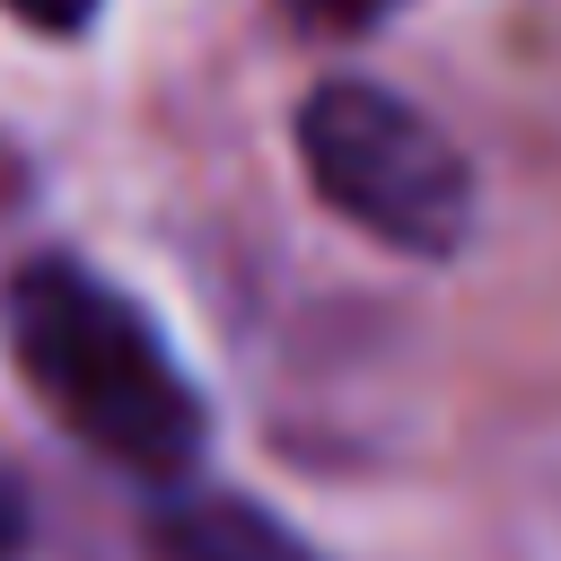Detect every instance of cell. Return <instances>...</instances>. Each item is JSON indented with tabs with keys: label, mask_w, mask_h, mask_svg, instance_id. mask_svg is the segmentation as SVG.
Instances as JSON below:
<instances>
[{
	"label": "cell",
	"mask_w": 561,
	"mask_h": 561,
	"mask_svg": "<svg viewBox=\"0 0 561 561\" xmlns=\"http://www.w3.org/2000/svg\"><path fill=\"white\" fill-rule=\"evenodd\" d=\"M0 324H9L18 377L88 456H105L140 482L193 473V456L210 438L202 386L105 272H88L70 254H35V263H18Z\"/></svg>",
	"instance_id": "1"
},
{
	"label": "cell",
	"mask_w": 561,
	"mask_h": 561,
	"mask_svg": "<svg viewBox=\"0 0 561 561\" xmlns=\"http://www.w3.org/2000/svg\"><path fill=\"white\" fill-rule=\"evenodd\" d=\"M298 167L333 219L394 254H456L473 237V167L465 149L377 79H316L298 96Z\"/></svg>",
	"instance_id": "2"
},
{
	"label": "cell",
	"mask_w": 561,
	"mask_h": 561,
	"mask_svg": "<svg viewBox=\"0 0 561 561\" xmlns=\"http://www.w3.org/2000/svg\"><path fill=\"white\" fill-rule=\"evenodd\" d=\"M158 552L167 561H324L254 500H175L158 517Z\"/></svg>",
	"instance_id": "3"
},
{
	"label": "cell",
	"mask_w": 561,
	"mask_h": 561,
	"mask_svg": "<svg viewBox=\"0 0 561 561\" xmlns=\"http://www.w3.org/2000/svg\"><path fill=\"white\" fill-rule=\"evenodd\" d=\"M307 35H368V26H386L403 0H280Z\"/></svg>",
	"instance_id": "4"
},
{
	"label": "cell",
	"mask_w": 561,
	"mask_h": 561,
	"mask_svg": "<svg viewBox=\"0 0 561 561\" xmlns=\"http://www.w3.org/2000/svg\"><path fill=\"white\" fill-rule=\"evenodd\" d=\"M9 18H26L35 35H79L96 18V0H9Z\"/></svg>",
	"instance_id": "5"
},
{
	"label": "cell",
	"mask_w": 561,
	"mask_h": 561,
	"mask_svg": "<svg viewBox=\"0 0 561 561\" xmlns=\"http://www.w3.org/2000/svg\"><path fill=\"white\" fill-rule=\"evenodd\" d=\"M26 535H35V508H26L18 473H0V561H18V552H26Z\"/></svg>",
	"instance_id": "6"
}]
</instances>
